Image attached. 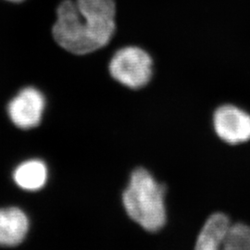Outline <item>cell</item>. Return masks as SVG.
Wrapping results in <instances>:
<instances>
[{
    "label": "cell",
    "instance_id": "7a4b0ae2",
    "mask_svg": "<svg viewBox=\"0 0 250 250\" xmlns=\"http://www.w3.org/2000/svg\"><path fill=\"white\" fill-rule=\"evenodd\" d=\"M165 191V187L159 184L147 170L136 169L123 195L127 214L145 230L159 231L166 223Z\"/></svg>",
    "mask_w": 250,
    "mask_h": 250
},
{
    "label": "cell",
    "instance_id": "52a82bcc",
    "mask_svg": "<svg viewBox=\"0 0 250 250\" xmlns=\"http://www.w3.org/2000/svg\"><path fill=\"white\" fill-rule=\"evenodd\" d=\"M230 226V220L226 215L224 213L211 215L199 233L196 250H216L223 247Z\"/></svg>",
    "mask_w": 250,
    "mask_h": 250
},
{
    "label": "cell",
    "instance_id": "30bf717a",
    "mask_svg": "<svg viewBox=\"0 0 250 250\" xmlns=\"http://www.w3.org/2000/svg\"><path fill=\"white\" fill-rule=\"evenodd\" d=\"M8 1H11V2H21L22 0H8Z\"/></svg>",
    "mask_w": 250,
    "mask_h": 250
},
{
    "label": "cell",
    "instance_id": "6da1fadb",
    "mask_svg": "<svg viewBox=\"0 0 250 250\" xmlns=\"http://www.w3.org/2000/svg\"><path fill=\"white\" fill-rule=\"evenodd\" d=\"M116 0H62L56 10L52 36L73 55H87L105 47L115 35Z\"/></svg>",
    "mask_w": 250,
    "mask_h": 250
},
{
    "label": "cell",
    "instance_id": "8992f818",
    "mask_svg": "<svg viewBox=\"0 0 250 250\" xmlns=\"http://www.w3.org/2000/svg\"><path fill=\"white\" fill-rule=\"evenodd\" d=\"M29 228L26 215L17 208L0 209V246L14 247L23 241Z\"/></svg>",
    "mask_w": 250,
    "mask_h": 250
},
{
    "label": "cell",
    "instance_id": "ba28073f",
    "mask_svg": "<svg viewBox=\"0 0 250 250\" xmlns=\"http://www.w3.org/2000/svg\"><path fill=\"white\" fill-rule=\"evenodd\" d=\"M47 169L40 161H27L19 166L14 172V180L19 187L28 191H36L45 186Z\"/></svg>",
    "mask_w": 250,
    "mask_h": 250
},
{
    "label": "cell",
    "instance_id": "277c9868",
    "mask_svg": "<svg viewBox=\"0 0 250 250\" xmlns=\"http://www.w3.org/2000/svg\"><path fill=\"white\" fill-rule=\"evenodd\" d=\"M213 125L216 134L226 143L237 145L250 139V115L239 107L224 105L217 108Z\"/></svg>",
    "mask_w": 250,
    "mask_h": 250
},
{
    "label": "cell",
    "instance_id": "9c48e42d",
    "mask_svg": "<svg viewBox=\"0 0 250 250\" xmlns=\"http://www.w3.org/2000/svg\"><path fill=\"white\" fill-rule=\"evenodd\" d=\"M223 248L226 250H250V227L244 224L231 225Z\"/></svg>",
    "mask_w": 250,
    "mask_h": 250
},
{
    "label": "cell",
    "instance_id": "5b68a950",
    "mask_svg": "<svg viewBox=\"0 0 250 250\" xmlns=\"http://www.w3.org/2000/svg\"><path fill=\"white\" fill-rule=\"evenodd\" d=\"M44 108V96L36 88L28 87L9 103V117L19 128L31 129L40 124Z\"/></svg>",
    "mask_w": 250,
    "mask_h": 250
},
{
    "label": "cell",
    "instance_id": "3957f363",
    "mask_svg": "<svg viewBox=\"0 0 250 250\" xmlns=\"http://www.w3.org/2000/svg\"><path fill=\"white\" fill-rule=\"evenodd\" d=\"M151 56L136 45L120 48L111 58L108 70L113 79L130 88H141L151 78Z\"/></svg>",
    "mask_w": 250,
    "mask_h": 250
}]
</instances>
